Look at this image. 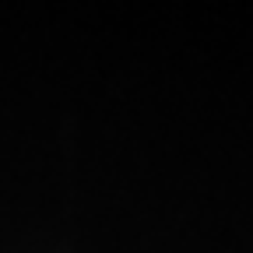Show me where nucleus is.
Instances as JSON below:
<instances>
[]
</instances>
